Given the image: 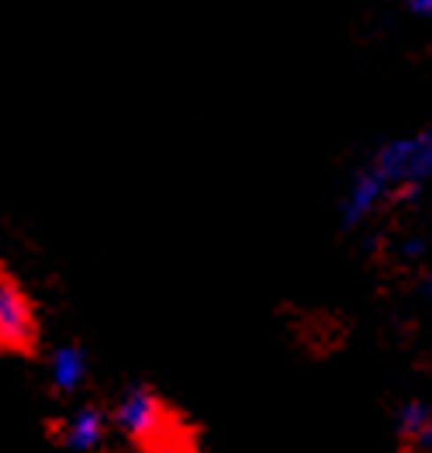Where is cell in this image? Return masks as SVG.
Masks as SVG:
<instances>
[{
	"mask_svg": "<svg viewBox=\"0 0 432 453\" xmlns=\"http://www.w3.org/2000/svg\"><path fill=\"white\" fill-rule=\"evenodd\" d=\"M111 422L121 436H128L146 453H184V447H191V443H184L180 416L146 384H132L121 391Z\"/></svg>",
	"mask_w": 432,
	"mask_h": 453,
	"instance_id": "cell-1",
	"label": "cell"
},
{
	"mask_svg": "<svg viewBox=\"0 0 432 453\" xmlns=\"http://www.w3.org/2000/svg\"><path fill=\"white\" fill-rule=\"evenodd\" d=\"M0 346L7 353H21V357H32L39 349L35 302L28 298V291L7 266L0 270Z\"/></svg>",
	"mask_w": 432,
	"mask_h": 453,
	"instance_id": "cell-2",
	"label": "cell"
},
{
	"mask_svg": "<svg viewBox=\"0 0 432 453\" xmlns=\"http://www.w3.org/2000/svg\"><path fill=\"white\" fill-rule=\"evenodd\" d=\"M108 422H111L108 412H101L94 405H80V409H73L70 416L59 422L56 436H59V443L70 453H94L101 450V443L108 436Z\"/></svg>",
	"mask_w": 432,
	"mask_h": 453,
	"instance_id": "cell-3",
	"label": "cell"
},
{
	"mask_svg": "<svg viewBox=\"0 0 432 453\" xmlns=\"http://www.w3.org/2000/svg\"><path fill=\"white\" fill-rule=\"evenodd\" d=\"M394 429H398V440L412 450H432V405L422 398H408L398 416H394Z\"/></svg>",
	"mask_w": 432,
	"mask_h": 453,
	"instance_id": "cell-4",
	"label": "cell"
},
{
	"mask_svg": "<svg viewBox=\"0 0 432 453\" xmlns=\"http://www.w3.org/2000/svg\"><path fill=\"white\" fill-rule=\"evenodd\" d=\"M49 380L59 395H73L87 380V357L80 346H59L49 353Z\"/></svg>",
	"mask_w": 432,
	"mask_h": 453,
	"instance_id": "cell-5",
	"label": "cell"
}]
</instances>
